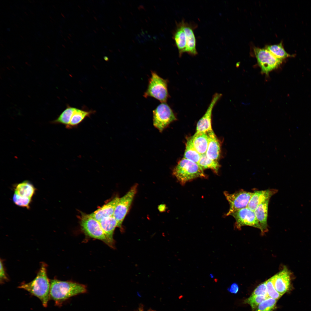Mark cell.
<instances>
[{
    "label": "cell",
    "instance_id": "f546056e",
    "mask_svg": "<svg viewBox=\"0 0 311 311\" xmlns=\"http://www.w3.org/2000/svg\"><path fill=\"white\" fill-rule=\"evenodd\" d=\"M263 295L268 298L269 297L266 285V281L259 284L254 290L251 296Z\"/></svg>",
    "mask_w": 311,
    "mask_h": 311
},
{
    "label": "cell",
    "instance_id": "83f0119b",
    "mask_svg": "<svg viewBox=\"0 0 311 311\" xmlns=\"http://www.w3.org/2000/svg\"><path fill=\"white\" fill-rule=\"evenodd\" d=\"M267 291L269 297L276 300L282 296L276 289L273 283V276L266 281Z\"/></svg>",
    "mask_w": 311,
    "mask_h": 311
},
{
    "label": "cell",
    "instance_id": "f1b7e54d",
    "mask_svg": "<svg viewBox=\"0 0 311 311\" xmlns=\"http://www.w3.org/2000/svg\"><path fill=\"white\" fill-rule=\"evenodd\" d=\"M266 299L263 295L250 296L244 301V303L250 305L252 310L254 311L261 303Z\"/></svg>",
    "mask_w": 311,
    "mask_h": 311
},
{
    "label": "cell",
    "instance_id": "e0dca14e",
    "mask_svg": "<svg viewBox=\"0 0 311 311\" xmlns=\"http://www.w3.org/2000/svg\"><path fill=\"white\" fill-rule=\"evenodd\" d=\"M209 139L207 149L206 153L209 159L217 161L220 157L221 147L219 141L213 130L207 133Z\"/></svg>",
    "mask_w": 311,
    "mask_h": 311
},
{
    "label": "cell",
    "instance_id": "d6a6232c",
    "mask_svg": "<svg viewBox=\"0 0 311 311\" xmlns=\"http://www.w3.org/2000/svg\"><path fill=\"white\" fill-rule=\"evenodd\" d=\"M210 275V276L211 277V278H213V274H211Z\"/></svg>",
    "mask_w": 311,
    "mask_h": 311
},
{
    "label": "cell",
    "instance_id": "6da1fadb",
    "mask_svg": "<svg viewBox=\"0 0 311 311\" xmlns=\"http://www.w3.org/2000/svg\"><path fill=\"white\" fill-rule=\"evenodd\" d=\"M50 297L55 304L60 306L70 298L87 292L86 286L71 281H63L57 279L50 280Z\"/></svg>",
    "mask_w": 311,
    "mask_h": 311
},
{
    "label": "cell",
    "instance_id": "836d02e7",
    "mask_svg": "<svg viewBox=\"0 0 311 311\" xmlns=\"http://www.w3.org/2000/svg\"><path fill=\"white\" fill-rule=\"evenodd\" d=\"M25 14H26V15H28V14H26V12H25Z\"/></svg>",
    "mask_w": 311,
    "mask_h": 311
},
{
    "label": "cell",
    "instance_id": "ac0fdd59",
    "mask_svg": "<svg viewBox=\"0 0 311 311\" xmlns=\"http://www.w3.org/2000/svg\"><path fill=\"white\" fill-rule=\"evenodd\" d=\"M99 221L110 243V247L113 248L115 244L113 234L115 228L117 226L116 219L113 216L105 218Z\"/></svg>",
    "mask_w": 311,
    "mask_h": 311
},
{
    "label": "cell",
    "instance_id": "d6986e66",
    "mask_svg": "<svg viewBox=\"0 0 311 311\" xmlns=\"http://www.w3.org/2000/svg\"><path fill=\"white\" fill-rule=\"evenodd\" d=\"M173 39L177 47L179 57L185 52L186 47V38L183 25V22L178 23L173 33Z\"/></svg>",
    "mask_w": 311,
    "mask_h": 311
},
{
    "label": "cell",
    "instance_id": "4316f807",
    "mask_svg": "<svg viewBox=\"0 0 311 311\" xmlns=\"http://www.w3.org/2000/svg\"><path fill=\"white\" fill-rule=\"evenodd\" d=\"M277 300L269 297L258 305L255 311H272L275 308Z\"/></svg>",
    "mask_w": 311,
    "mask_h": 311
},
{
    "label": "cell",
    "instance_id": "8992f818",
    "mask_svg": "<svg viewBox=\"0 0 311 311\" xmlns=\"http://www.w3.org/2000/svg\"><path fill=\"white\" fill-rule=\"evenodd\" d=\"M36 189L28 181L16 184L14 188L13 201L16 205L29 209Z\"/></svg>",
    "mask_w": 311,
    "mask_h": 311
},
{
    "label": "cell",
    "instance_id": "30bf717a",
    "mask_svg": "<svg viewBox=\"0 0 311 311\" xmlns=\"http://www.w3.org/2000/svg\"><path fill=\"white\" fill-rule=\"evenodd\" d=\"M253 193L242 189L232 194L224 191V195L230 205L226 216L230 215L238 210L247 207Z\"/></svg>",
    "mask_w": 311,
    "mask_h": 311
},
{
    "label": "cell",
    "instance_id": "277c9868",
    "mask_svg": "<svg viewBox=\"0 0 311 311\" xmlns=\"http://www.w3.org/2000/svg\"><path fill=\"white\" fill-rule=\"evenodd\" d=\"M167 87V80L161 77L156 72L151 71L147 89L143 96L152 97L161 103H166L169 97Z\"/></svg>",
    "mask_w": 311,
    "mask_h": 311
},
{
    "label": "cell",
    "instance_id": "7a4b0ae2",
    "mask_svg": "<svg viewBox=\"0 0 311 311\" xmlns=\"http://www.w3.org/2000/svg\"><path fill=\"white\" fill-rule=\"evenodd\" d=\"M18 287L38 298L43 306L47 307L50 299V282L47 276L46 264L42 263L35 278L29 282L22 283Z\"/></svg>",
    "mask_w": 311,
    "mask_h": 311
},
{
    "label": "cell",
    "instance_id": "44dd1931",
    "mask_svg": "<svg viewBox=\"0 0 311 311\" xmlns=\"http://www.w3.org/2000/svg\"><path fill=\"white\" fill-rule=\"evenodd\" d=\"M190 138L192 145L196 151L201 155L205 154L209 141L207 133L196 132Z\"/></svg>",
    "mask_w": 311,
    "mask_h": 311
},
{
    "label": "cell",
    "instance_id": "7402d4cb",
    "mask_svg": "<svg viewBox=\"0 0 311 311\" xmlns=\"http://www.w3.org/2000/svg\"><path fill=\"white\" fill-rule=\"evenodd\" d=\"M95 111L92 110H87L76 108L73 113L69 124L66 128L68 129H71L76 128L86 118L89 117Z\"/></svg>",
    "mask_w": 311,
    "mask_h": 311
},
{
    "label": "cell",
    "instance_id": "484cf974",
    "mask_svg": "<svg viewBox=\"0 0 311 311\" xmlns=\"http://www.w3.org/2000/svg\"><path fill=\"white\" fill-rule=\"evenodd\" d=\"M201 156L193 147L191 138H189L186 142L183 158L198 164Z\"/></svg>",
    "mask_w": 311,
    "mask_h": 311
},
{
    "label": "cell",
    "instance_id": "7c38bea8",
    "mask_svg": "<svg viewBox=\"0 0 311 311\" xmlns=\"http://www.w3.org/2000/svg\"><path fill=\"white\" fill-rule=\"evenodd\" d=\"M221 96V94L217 93H215L213 95L205 114L197 123L196 132L208 133L213 130L211 126L213 110Z\"/></svg>",
    "mask_w": 311,
    "mask_h": 311
},
{
    "label": "cell",
    "instance_id": "9c48e42d",
    "mask_svg": "<svg viewBox=\"0 0 311 311\" xmlns=\"http://www.w3.org/2000/svg\"><path fill=\"white\" fill-rule=\"evenodd\" d=\"M137 185H135L123 197L120 198L115 207L113 216L116 219L117 227L122 228V224L136 192Z\"/></svg>",
    "mask_w": 311,
    "mask_h": 311
},
{
    "label": "cell",
    "instance_id": "d4e9b609",
    "mask_svg": "<svg viewBox=\"0 0 311 311\" xmlns=\"http://www.w3.org/2000/svg\"><path fill=\"white\" fill-rule=\"evenodd\" d=\"M266 48L275 57L282 60L293 56V55L289 54L286 51L282 42L278 44L267 45Z\"/></svg>",
    "mask_w": 311,
    "mask_h": 311
},
{
    "label": "cell",
    "instance_id": "3957f363",
    "mask_svg": "<svg viewBox=\"0 0 311 311\" xmlns=\"http://www.w3.org/2000/svg\"><path fill=\"white\" fill-rule=\"evenodd\" d=\"M173 174L182 185L196 178L206 177L197 163L184 158L174 169Z\"/></svg>",
    "mask_w": 311,
    "mask_h": 311
},
{
    "label": "cell",
    "instance_id": "cb8c5ba5",
    "mask_svg": "<svg viewBox=\"0 0 311 311\" xmlns=\"http://www.w3.org/2000/svg\"><path fill=\"white\" fill-rule=\"evenodd\" d=\"M198 164L203 170L210 169L216 173H218L220 166L217 161L209 158L206 154L201 155Z\"/></svg>",
    "mask_w": 311,
    "mask_h": 311
},
{
    "label": "cell",
    "instance_id": "5b68a950",
    "mask_svg": "<svg viewBox=\"0 0 311 311\" xmlns=\"http://www.w3.org/2000/svg\"><path fill=\"white\" fill-rule=\"evenodd\" d=\"M80 219V225L86 234L91 238L102 241L111 246L98 221L90 214L83 213Z\"/></svg>",
    "mask_w": 311,
    "mask_h": 311
},
{
    "label": "cell",
    "instance_id": "8fae6325",
    "mask_svg": "<svg viewBox=\"0 0 311 311\" xmlns=\"http://www.w3.org/2000/svg\"><path fill=\"white\" fill-rule=\"evenodd\" d=\"M235 219V227L240 229L242 227L248 226L259 229L261 228L254 211L247 207L238 210L230 215Z\"/></svg>",
    "mask_w": 311,
    "mask_h": 311
},
{
    "label": "cell",
    "instance_id": "4fadbf2b",
    "mask_svg": "<svg viewBox=\"0 0 311 311\" xmlns=\"http://www.w3.org/2000/svg\"><path fill=\"white\" fill-rule=\"evenodd\" d=\"M273 276V283L276 290L282 295L289 290L291 284L290 274L285 268Z\"/></svg>",
    "mask_w": 311,
    "mask_h": 311
},
{
    "label": "cell",
    "instance_id": "5bb4252c",
    "mask_svg": "<svg viewBox=\"0 0 311 311\" xmlns=\"http://www.w3.org/2000/svg\"><path fill=\"white\" fill-rule=\"evenodd\" d=\"M278 191V190L275 189L255 191L253 193L247 207L254 211L259 204L270 199L273 195L276 193Z\"/></svg>",
    "mask_w": 311,
    "mask_h": 311
},
{
    "label": "cell",
    "instance_id": "52a82bcc",
    "mask_svg": "<svg viewBox=\"0 0 311 311\" xmlns=\"http://www.w3.org/2000/svg\"><path fill=\"white\" fill-rule=\"evenodd\" d=\"M153 125L160 132L177 120L172 110L166 102L158 106L153 111Z\"/></svg>",
    "mask_w": 311,
    "mask_h": 311
},
{
    "label": "cell",
    "instance_id": "1f68e13d",
    "mask_svg": "<svg viewBox=\"0 0 311 311\" xmlns=\"http://www.w3.org/2000/svg\"><path fill=\"white\" fill-rule=\"evenodd\" d=\"M238 286L237 284L235 283L232 284L230 286L229 289H228V290L230 292L234 293H236L238 292Z\"/></svg>",
    "mask_w": 311,
    "mask_h": 311
},
{
    "label": "cell",
    "instance_id": "603a6c76",
    "mask_svg": "<svg viewBox=\"0 0 311 311\" xmlns=\"http://www.w3.org/2000/svg\"><path fill=\"white\" fill-rule=\"evenodd\" d=\"M76 108L67 105L66 109L55 120L51 122L54 124H60L65 125L66 128L69 125Z\"/></svg>",
    "mask_w": 311,
    "mask_h": 311
},
{
    "label": "cell",
    "instance_id": "4dcf8cb0",
    "mask_svg": "<svg viewBox=\"0 0 311 311\" xmlns=\"http://www.w3.org/2000/svg\"><path fill=\"white\" fill-rule=\"evenodd\" d=\"M0 279L1 283H3L8 280L1 260L0 261Z\"/></svg>",
    "mask_w": 311,
    "mask_h": 311
},
{
    "label": "cell",
    "instance_id": "ffe728a7",
    "mask_svg": "<svg viewBox=\"0 0 311 311\" xmlns=\"http://www.w3.org/2000/svg\"><path fill=\"white\" fill-rule=\"evenodd\" d=\"M270 199L259 204L254 211L256 217L261 228L262 234L268 230L267 223L268 208Z\"/></svg>",
    "mask_w": 311,
    "mask_h": 311
},
{
    "label": "cell",
    "instance_id": "ba28073f",
    "mask_svg": "<svg viewBox=\"0 0 311 311\" xmlns=\"http://www.w3.org/2000/svg\"><path fill=\"white\" fill-rule=\"evenodd\" d=\"M254 51L263 73L268 74L277 68L282 62V60L276 58L266 48L255 47Z\"/></svg>",
    "mask_w": 311,
    "mask_h": 311
},
{
    "label": "cell",
    "instance_id": "2e32d148",
    "mask_svg": "<svg viewBox=\"0 0 311 311\" xmlns=\"http://www.w3.org/2000/svg\"><path fill=\"white\" fill-rule=\"evenodd\" d=\"M186 38V47L185 52L192 56L198 54L196 48V40L194 32V25L182 20Z\"/></svg>",
    "mask_w": 311,
    "mask_h": 311
},
{
    "label": "cell",
    "instance_id": "9a60e30c",
    "mask_svg": "<svg viewBox=\"0 0 311 311\" xmlns=\"http://www.w3.org/2000/svg\"><path fill=\"white\" fill-rule=\"evenodd\" d=\"M120 198L116 197L90 215L97 221L113 216Z\"/></svg>",
    "mask_w": 311,
    "mask_h": 311
}]
</instances>
